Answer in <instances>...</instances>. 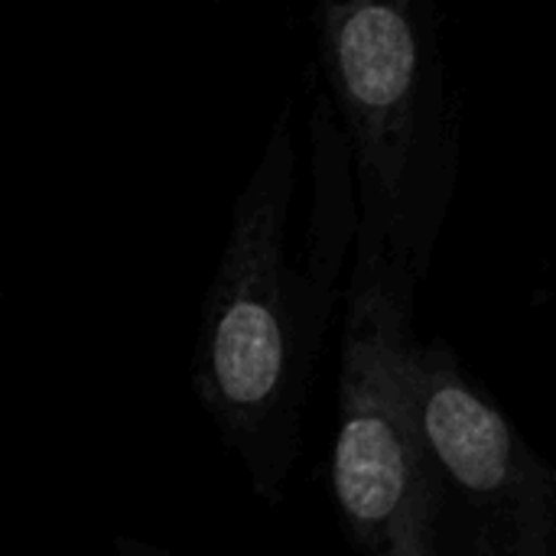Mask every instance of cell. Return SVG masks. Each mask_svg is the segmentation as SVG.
<instances>
[{
    "mask_svg": "<svg viewBox=\"0 0 556 556\" xmlns=\"http://www.w3.org/2000/svg\"><path fill=\"white\" fill-rule=\"evenodd\" d=\"M316 75L336 114L358 235L424 287L459 192L463 111L437 0H326L313 10Z\"/></svg>",
    "mask_w": 556,
    "mask_h": 556,
    "instance_id": "obj_2",
    "label": "cell"
},
{
    "mask_svg": "<svg viewBox=\"0 0 556 556\" xmlns=\"http://www.w3.org/2000/svg\"><path fill=\"white\" fill-rule=\"evenodd\" d=\"M309 231L293 257L300 150L296 108L287 101L231 205L189 368L192 397L267 508L287 502L313 375L358 231L352 166L323 88L309 108Z\"/></svg>",
    "mask_w": 556,
    "mask_h": 556,
    "instance_id": "obj_1",
    "label": "cell"
},
{
    "mask_svg": "<svg viewBox=\"0 0 556 556\" xmlns=\"http://www.w3.org/2000/svg\"><path fill=\"white\" fill-rule=\"evenodd\" d=\"M114 556H173L166 547L130 538V534H114Z\"/></svg>",
    "mask_w": 556,
    "mask_h": 556,
    "instance_id": "obj_5",
    "label": "cell"
},
{
    "mask_svg": "<svg viewBox=\"0 0 556 556\" xmlns=\"http://www.w3.org/2000/svg\"><path fill=\"white\" fill-rule=\"evenodd\" d=\"M420 417L443 556H556V466L440 336L420 342Z\"/></svg>",
    "mask_w": 556,
    "mask_h": 556,
    "instance_id": "obj_4",
    "label": "cell"
},
{
    "mask_svg": "<svg viewBox=\"0 0 556 556\" xmlns=\"http://www.w3.org/2000/svg\"><path fill=\"white\" fill-rule=\"evenodd\" d=\"M417 277L355 231L342 293L332 505L358 556H443L420 417Z\"/></svg>",
    "mask_w": 556,
    "mask_h": 556,
    "instance_id": "obj_3",
    "label": "cell"
}]
</instances>
